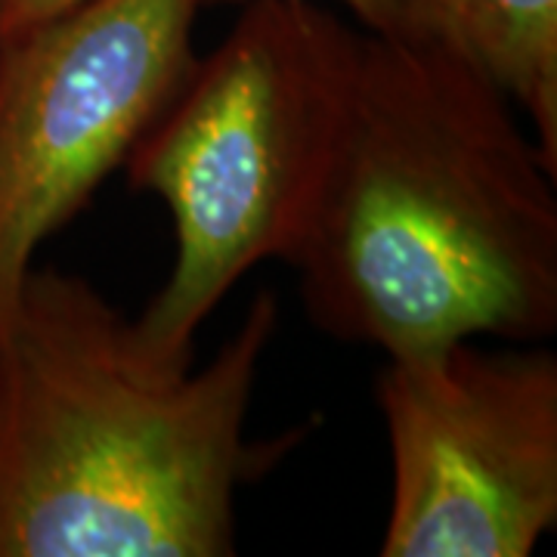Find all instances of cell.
I'll return each instance as SVG.
<instances>
[{"label": "cell", "instance_id": "cell-5", "mask_svg": "<svg viewBox=\"0 0 557 557\" xmlns=\"http://www.w3.org/2000/svg\"><path fill=\"white\" fill-rule=\"evenodd\" d=\"M384 557H527L557 527V357L474 338L387 357Z\"/></svg>", "mask_w": 557, "mask_h": 557}, {"label": "cell", "instance_id": "cell-7", "mask_svg": "<svg viewBox=\"0 0 557 557\" xmlns=\"http://www.w3.org/2000/svg\"><path fill=\"white\" fill-rule=\"evenodd\" d=\"M81 0H0V40H10L35 28L40 22L53 20Z\"/></svg>", "mask_w": 557, "mask_h": 557}, {"label": "cell", "instance_id": "cell-3", "mask_svg": "<svg viewBox=\"0 0 557 557\" xmlns=\"http://www.w3.org/2000/svg\"><path fill=\"white\" fill-rule=\"evenodd\" d=\"M357 22L319 0H245L196 57L124 161L174 226V263L134 325L164 369L196 366V335L263 260H288L313 214L359 47Z\"/></svg>", "mask_w": 557, "mask_h": 557}, {"label": "cell", "instance_id": "cell-2", "mask_svg": "<svg viewBox=\"0 0 557 557\" xmlns=\"http://www.w3.org/2000/svg\"><path fill=\"white\" fill-rule=\"evenodd\" d=\"M278 329L258 292L205 366L164 369L87 278L32 267L0 341V557H230L236 496L300 443L248 437Z\"/></svg>", "mask_w": 557, "mask_h": 557}, {"label": "cell", "instance_id": "cell-8", "mask_svg": "<svg viewBox=\"0 0 557 557\" xmlns=\"http://www.w3.org/2000/svg\"><path fill=\"white\" fill-rule=\"evenodd\" d=\"M205 3H220V0H205ZM236 3H245V0H236ZM319 3H338L350 13V20L357 22L359 28H372V0H319Z\"/></svg>", "mask_w": 557, "mask_h": 557}, {"label": "cell", "instance_id": "cell-6", "mask_svg": "<svg viewBox=\"0 0 557 557\" xmlns=\"http://www.w3.org/2000/svg\"><path fill=\"white\" fill-rule=\"evenodd\" d=\"M369 32L428 40L474 62L557 168V0H372Z\"/></svg>", "mask_w": 557, "mask_h": 557}, {"label": "cell", "instance_id": "cell-4", "mask_svg": "<svg viewBox=\"0 0 557 557\" xmlns=\"http://www.w3.org/2000/svg\"><path fill=\"white\" fill-rule=\"evenodd\" d=\"M205 0H81L0 40V341L40 242L124 168L186 81Z\"/></svg>", "mask_w": 557, "mask_h": 557}, {"label": "cell", "instance_id": "cell-1", "mask_svg": "<svg viewBox=\"0 0 557 557\" xmlns=\"http://www.w3.org/2000/svg\"><path fill=\"white\" fill-rule=\"evenodd\" d=\"M557 168L474 62L359 35L338 137L292 251L332 338L406 357L557 329Z\"/></svg>", "mask_w": 557, "mask_h": 557}]
</instances>
